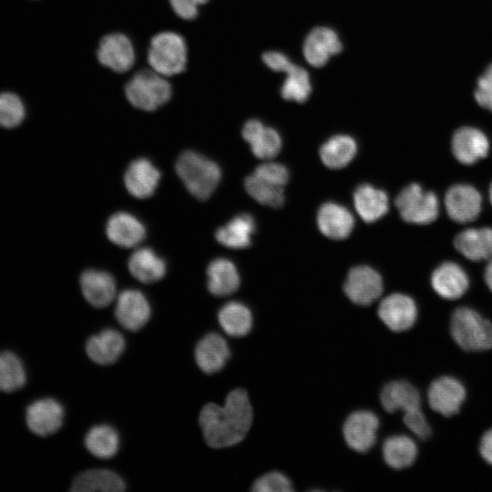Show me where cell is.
<instances>
[{"label": "cell", "mask_w": 492, "mask_h": 492, "mask_svg": "<svg viewBox=\"0 0 492 492\" xmlns=\"http://www.w3.org/2000/svg\"><path fill=\"white\" fill-rule=\"evenodd\" d=\"M252 421V405L247 391L242 388L231 391L222 406L210 403L200 414L204 439L214 448L232 446L242 441Z\"/></svg>", "instance_id": "obj_1"}, {"label": "cell", "mask_w": 492, "mask_h": 492, "mask_svg": "<svg viewBox=\"0 0 492 492\" xmlns=\"http://www.w3.org/2000/svg\"><path fill=\"white\" fill-rule=\"evenodd\" d=\"M176 171L187 190L199 200L208 199L221 177L220 169L215 162L190 150L179 157Z\"/></svg>", "instance_id": "obj_2"}, {"label": "cell", "mask_w": 492, "mask_h": 492, "mask_svg": "<svg viewBox=\"0 0 492 492\" xmlns=\"http://www.w3.org/2000/svg\"><path fill=\"white\" fill-rule=\"evenodd\" d=\"M153 69L137 72L126 84L125 95L129 103L141 110L153 111L171 97L170 83Z\"/></svg>", "instance_id": "obj_3"}, {"label": "cell", "mask_w": 492, "mask_h": 492, "mask_svg": "<svg viewBox=\"0 0 492 492\" xmlns=\"http://www.w3.org/2000/svg\"><path fill=\"white\" fill-rule=\"evenodd\" d=\"M147 58L150 68L157 73L164 77L178 75L187 64L185 40L175 32H160L151 38Z\"/></svg>", "instance_id": "obj_4"}, {"label": "cell", "mask_w": 492, "mask_h": 492, "mask_svg": "<svg viewBox=\"0 0 492 492\" xmlns=\"http://www.w3.org/2000/svg\"><path fill=\"white\" fill-rule=\"evenodd\" d=\"M450 330L455 342L466 351L492 348V323L473 309H456L451 318Z\"/></svg>", "instance_id": "obj_5"}, {"label": "cell", "mask_w": 492, "mask_h": 492, "mask_svg": "<svg viewBox=\"0 0 492 492\" xmlns=\"http://www.w3.org/2000/svg\"><path fill=\"white\" fill-rule=\"evenodd\" d=\"M395 206L404 220L415 224L433 222L439 213L436 195L416 183L405 187L395 199Z\"/></svg>", "instance_id": "obj_6"}, {"label": "cell", "mask_w": 492, "mask_h": 492, "mask_svg": "<svg viewBox=\"0 0 492 492\" xmlns=\"http://www.w3.org/2000/svg\"><path fill=\"white\" fill-rule=\"evenodd\" d=\"M379 419L369 410L351 413L343 424L342 433L346 445L355 452L366 453L376 442Z\"/></svg>", "instance_id": "obj_7"}, {"label": "cell", "mask_w": 492, "mask_h": 492, "mask_svg": "<svg viewBox=\"0 0 492 492\" xmlns=\"http://www.w3.org/2000/svg\"><path fill=\"white\" fill-rule=\"evenodd\" d=\"M384 290L380 274L369 266H356L350 270L343 284L348 299L360 306H367L377 300Z\"/></svg>", "instance_id": "obj_8"}, {"label": "cell", "mask_w": 492, "mask_h": 492, "mask_svg": "<svg viewBox=\"0 0 492 492\" xmlns=\"http://www.w3.org/2000/svg\"><path fill=\"white\" fill-rule=\"evenodd\" d=\"M379 319L395 333L409 330L417 318V308L414 300L402 293H393L380 302L377 310Z\"/></svg>", "instance_id": "obj_9"}, {"label": "cell", "mask_w": 492, "mask_h": 492, "mask_svg": "<svg viewBox=\"0 0 492 492\" xmlns=\"http://www.w3.org/2000/svg\"><path fill=\"white\" fill-rule=\"evenodd\" d=\"M97 56L104 67L117 73H124L134 65V46L124 34H108L100 40Z\"/></svg>", "instance_id": "obj_10"}, {"label": "cell", "mask_w": 492, "mask_h": 492, "mask_svg": "<svg viewBox=\"0 0 492 492\" xmlns=\"http://www.w3.org/2000/svg\"><path fill=\"white\" fill-rule=\"evenodd\" d=\"M63 419V406L53 398L36 400L27 406L26 412L27 427L39 436L55 434L61 427Z\"/></svg>", "instance_id": "obj_11"}, {"label": "cell", "mask_w": 492, "mask_h": 492, "mask_svg": "<svg viewBox=\"0 0 492 492\" xmlns=\"http://www.w3.org/2000/svg\"><path fill=\"white\" fill-rule=\"evenodd\" d=\"M448 216L456 222L466 223L477 219L480 213L482 198L472 186L456 184L452 186L445 197Z\"/></svg>", "instance_id": "obj_12"}, {"label": "cell", "mask_w": 492, "mask_h": 492, "mask_svg": "<svg viewBox=\"0 0 492 492\" xmlns=\"http://www.w3.org/2000/svg\"><path fill=\"white\" fill-rule=\"evenodd\" d=\"M465 398V387L453 377H440L435 380L428 389L430 407L446 417L459 412Z\"/></svg>", "instance_id": "obj_13"}, {"label": "cell", "mask_w": 492, "mask_h": 492, "mask_svg": "<svg viewBox=\"0 0 492 492\" xmlns=\"http://www.w3.org/2000/svg\"><path fill=\"white\" fill-rule=\"evenodd\" d=\"M342 49L343 45L336 32L325 26L313 29L303 43L304 57L315 67L324 66L332 56L339 54Z\"/></svg>", "instance_id": "obj_14"}, {"label": "cell", "mask_w": 492, "mask_h": 492, "mask_svg": "<svg viewBox=\"0 0 492 492\" xmlns=\"http://www.w3.org/2000/svg\"><path fill=\"white\" fill-rule=\"evenodd\" d=\"M115 314L125 329L138 331L149 321L150 306L139 291L125 290L118 296Z\"/></svg>", "instance_id": "obj_15"}, {"label": "cell", "mask_w": 492, "mask_h": 492, "mask_svg": "<svg viewBox=\"0 0 492 492\" xmlns=\"http://www.w3.org/2000/svg\"><path fill=\"white\" fill-rule=\"evenodd\" d=\"M489 142L487 136L477 128L464 127L457 129L452 138V151L461 163L472 165L487 157Z\"/></svg>", "instance_id": "obj_16"}, {"label": "cell", "mask_w": 492, "mask_h": 492, "mask_svg": "<svg viewBox=\"0 0 492 492\" xmlns=\"http://www.w3.org/2000/svg\"><path fill=\"white\" fill-rule=\"evenodd\" d=\"M241 134L258 159H271L281 150L282 139L279 133L272 128L264 127L258 119L248 120Z\"/></svg>", "instance_id": "obj_17"}, {"label": "cell", "mask_w": 492, "mask_h": 492, "mask_svg": "<svg viewBox=\"0 0 492 492\" xmlns=\"http://www.w3.org/2000/svg\"><path fill=\"white\" fill-rule=\"evenodd\" d=\"M231 356L226 340L219 333H210L202 337L195 349L198 366L206 374L221 370Z\"/></svg>", "instance_id": "obj_18"}, {"label": "cell", "mask_w": 492, "mask_h": 492, "mask_svg": "<svg viewBox=\"0 0 492 492\" xmlns=\"http://www.w3.org/2000/svg\"><path fill=\"white\" fill-rule=\"evenodd\" d=\"M159 179V169L146 159L134 160L124 176L128 191L138 199L150 197L157 189Z\"/></svg>", "instance_id": "obj_19"}, {"label": "cell", "mask_w": 492, "mask_h": 492, "mask_svg": "<svg viewBox=\"0 0 492 492\" xmlns=\"http://www.w3.org/2000/svg\"><path fill=\"white\" fill-rule=\"evenodd\" d=\"M431 283L439 296L454 300L466 292L469 281L466 272L458 264L446 261L434 271Z\"/></svg>", "instance_id": "obj_20"}, {"label": "cell", "mask_w": 492, "mask_h": 492, "mask_svg": "<svg viewBox=\"0 0 492 492\" xmlns=\"http://www.w3.org/2000/svg\"><path fill=\"white\" fill-rule=\"evenodd\" d=\"M79 282L84 297L94 307H106L115 298L116 282L108 272L87 270L81 274Z\"/></svg>", "instance_id": "obj_21"}, {"label": "cell", "mask_w": 492, "mask_h": 492, "mask_svg": "<svg viewBox=\"0 0 492 492\" xmlns=\"http://www.w3.org/2000/svg\"><path fill=\"white\" fill-rule=\"evenodd\" d=\"M317 223L322 233L333 240L347 238L354 224L351 212L334 202H326L320 207Z\"/></svg>", "instance_id": "obj_22"}, {"label": "cell", "mask_w": 492, "mask_h": 492, "mask_svg": "<svg viewBox=\"0 0 492 492\" xmlns=\"http://www.w3.org/2000/svg\"><path fill=\"white\" fill-rule=\"evenodd\" d=\"M383 408L388 413L396 410L407 412L420 407L421 398L417 389L403 380L392 381L384 385L379 395Z\"/></svg>", "instance_id": "obj_23"}, {"label": "cell", "mask_w": 492, "mask_h": 492, "mask_svg": "<svg viewBox=\"0 0 492 492\" xmlns=\"http://www.w3.org/2000/svg\"><path fill=\"white\" fill-rule=\"evenodd\" d=\"M125 348V340L120 333L106 329L91 336L86 344L89 358L98 364H111L121 355Z\"/></svg>", "instance_id": "obj_24"}, {"label": "cell", "mask_w": 492, "mask_h": 492, "mask_svg": "<svg viewBox=\"0 0 492 492\" xmlns=\"http://www.w3.org/2000/svg\"><path fill=\"white\" fill-rule=\"evenodd\" d=\"M143 224L127 212L113 214L107 223V235L115 244L130 248L138 244L145 237Z\"/></svg>", "instance_id": "obj_25"}, {"label": "cell", "mask_w": 492, "mask_h": 492, "mask_svg": "<svg viewBox=\"0 0 492 492\" xmlns=\"http://www.w3.org/2000/svg\"><path fill=\"white\" fill-rule=\"evenodd\" d=\"M455 247L466 258L478 261L492 258V228L467 229L455 238Z\"/></svg>", "instance_id": "obj_26"}, {"label": "cell", "mask_w": 492, "mask_h": 492, "mask_svg": "<svg viewBox=\"0 0 492 492\" xmlns=\"http://www.w3.org/2000/svg\"><path fill=\"white\" fill-rule=\"evenodd\" d=\"M208 289L215 296L225 297L235 292L240 286V276L235 265L229 260H213L207 269Z\"/></svg>", "instance_id": "obj_27"}, {"label": "cell", "mask_w": 492, "mask_h": 492, "mask_svg": "<svg viewBox=\"0 0 492 492\" xmlns=\"http://www.w3.org/2000/svg\"><path fill=\"white\" fill-rule=\"evenodd\" d=\"M354 207L365 222H374L388 211V198L384 191L369 184H362L354 193Z\"/></svg>", "instance_id": "obj_28"}, {"label": "cell", "mask_w": 492, "mask_h": 492, "mask_svg": "<svg viewBox=\"0 0 492 492\" xmlns=\"http://www.w3.org/2000/svg\"><path fill=\"white\" fill-rule=\"evenodd\" d=\"M125 489L122 478L108 469H90L75 477L71 491L74 492H119Z\"/></svg>", "instance_id": "obj_29"}, {"label": "cell", "mask_w": 492, "mask_h": 492, "mask_svg": "<svg viewBox=\"0 0 492 492\" xmlns=\"http://www.w3.org/2000/svg\"><path fill=\"white\" fill-rule=\"evenodd\" d=\"M254 231L255 221L252 216L242 213L219 228L215 236L220 244L228 248L243 249L251 244Z\"/></svg>", "instance_id": "obj_30"}, {"label": "cell", "mask_w": 492, "mask_h": 492, "mask_svg": "<svg viewBox=\"0 0 492 492\" xmlns=\"http://www.w3.org/2000/svg\"><path fill=\"white\" fill-rule=\"evenodd\" d=\"M128 269L137 280L145 283L160 280L166 272L164 261L149 248H140L133 252Z\"/></svg>", "instance_id": "obj_31"}, {"label": "cell", "mask_w": 492, "mask_h": 492, "mask_svg": "<svg viewBox=\"0 0 492 492\" xmlns=\"http://www.w3.org/2000/svg\"><path fill=\"white\" fill-rule=\"evenodd\" d=\"M382 451L385 464L397 470L411 466L418 453L416 444L404 435L387 437L383 444Z\"/></svg>", "instance_id": "obj_32"}, {"label": "cell", "mask_w": 492, "mask_h": 492, "mask_svg": "<svg viewBox=\"0 0 492 492\" xmlns=\"http://www.w3.org/2000/svg\"><path fill=\"white\" fill-rule=\"evenodd\" d=\"M357 151L355 140L348 135H335L325 141L320 149L323 163L330 169L347 166Z\"/></svg>", "instance_id": "obj_33"}, {"label": "cell", "mask_w": 492, "mask_h": 492, "mask_svg": "<svg viewBox=\"0 0 492 492\" xmlns=\"http://www.w3.org/2000/svg\"><path fill=\"white\" fill-rule=\"evenodd\" d=\"M218 320L223 331L232 337H242L248 334L253 323L251 310L239 302L224 304L219 311Z\"/></svg>", "instance_id": "obj_34"}, {"label": "cell", "mask_w": 492, "mask_h": 492, "mask_svg": "<svg viewBox=\"0 0 492 492\" xmlns=\"http://www.w3.org/2000/svg\"><path fill=\"white\" fill-rule=\"evenodd\" d=\"M87 449L98 458H110L118 450L119 438L117 431L107 425L92 427L85 438Z\"/></svg>", "instance_id": "obj_35"}, {"label": "cell", "mask_w": 492, "mask_h": 492, "mask_svg": "<svg viewBox=\"0 0 492 492\" xmlns=\"http://www.w3.org/2000/svg\"><path fill=\"white\" fill-rule=\"evenodd\" d=\"M26 382V368L19 356L11 351L0 352V391H16L22 388Z\"/></svg>", "instance_id": "obj_36"}, {"label": "cell", "mask_w": 492, "mask_h": 492, "mask_svg": "<svg viewBox=\"0 0 492 492\" xmlns=\"http://www.w3.org/2000/svg\"><path fill=\"white\" fill-rule=\"evenodd\" d=\"M27 118V110L21 97L13 92L0 93V128L15 130Z\"/></svg>", "instance_id": "obj_37"}, {"label": "cell", "mask_w": 492, "mask_h": 492, "mask_svg": "<svg viewBox=\"0 0 492 492\" xmlns=\"http://www.w3.org/2000/svg\"><path fill=\"white\" fill-rule=\"evenodd\" d=\"M285 73L287 77L281 88L282 97L286 100L304 102L312 90L308 72L293 64Z\"/></svg>", "instance_id": "obj_38"}, {"label": "cell", "mask_w": 492, "mask_h": 492, "mask_svg": "<svg viewBox=\"0 0 492 492\" xmlns=\"http://www.w3.org/2000/svg\"><path fill=\"white\" fill-rule=\"evenodd\" d=\"M245 189L261 204L279 208L284 202L282 187L271 184L254 174L246 178Z\"/></svg>", "instance_id": "obj_39"}, {"label": "cell", "mask_w": 492, "mask_h": 492, "mask_svg": "<svg viewBox=\"0 0 492 492\" xmlns=\"http://www.w3.org/2000/svg\"><path fill=\"white\" fill-rule=\"evenodd\" d=\"M253 492H292L291 480L280 471H270L259 477L252 484Z\"/></svg>", "instance_id": "obj_40"}, {"label": "cell", "mask_w": 492, "mask_h": 492, "mask_svg": "<svg viewBox=\"0 0 492 492\" xmlns=\"http://www.w3.org/2000/svg\"><path fill=\"white\" fill-rule=\"evenodd\" d=\"M253 174L271 184L280 187H283L289 179L287 168L279 163L261 164L255 169Z\"/></svg>", "instance_id": "obj_41"}, {"label": "cell", "mask_w": 492, "mask_h": 492, "mask_svg": "<svg viewBox=\"0 0 492 492\" xmlns=\"http://www.w3.org/2000/svg\"><path fill=\"white\" fill-rule=\"evenodd\" d=\"M403 421L406 427L419 439L426 440L430 437V425L420 408L405 412Z\"/></svg>", "instance_id": "obj_42"}, {"label": "cell", "mask_w": 492, "mask_h": 492, "mask_svg": "<svg viewBox=\"0 0 492 492\" xmlns=\"http://www.w3.org/2000/svg\"><path fill=\"white\" fill-rule=\"evenodd\" d=\"M475 98L481 107L492 111V64L478 78Z\"/></svg>", "instance_id": "obj_43"}, {"label": "cell", "mask_w": 492, "mask_h": 492, "mask_svg": "<svg viewBox=\"0 0 492 492\" xmlns=\"http://www.w3.org/2000/svg\"><path fill=\"white\" fill-rule=\"evenodd\" d=\"M209 0H169L174 13L182 19L192 20L199 12V6Z\"/></svg>", "instance_id": "obj_44"}, {"label": "cell", "mask_w": 492, "mask_h": 492, "mask_svg": "<svg viewBox=\"0 0 492 492\" xmlns=\"http://www.w3.org/2000/svg\"><path fill=\"white\" fill-rule=\"evenodd\" d=\"M264 64L274 71L286 72L293 63L282 53L269 51L262 55Z\"/></svg>", "instance_id": "obj_45"}, {"label": "cell", "mask_w": 492, "mask_h": 492, "mask_svg": "<svg viewBox=\"0 0 492 492\" xmlns=\"http://www.w3.org/2000/svg\"><path fill=\"white\" fill-rule=\"evenodd\" d=\"M480 454L482 457L490 465H492V429L487 431L482 437L480 442Z\"/></svg>", "instance_id": "obj_46"}, {"label": "cell", "mask_w": 492, "mask_h": 492, "mask_svg": "<svg viewBox=\"0 0 492 492\" xmlns=\"http://www.w3.org/2000/svg\"><path fill=\"white\" fill-rule=\"evenodd\" d=\"M485 281L492 292V261L488 263L485 271Z\"/></svg>", "instance_id": "obj_47"}, {"label": "cell", "mask_w": 492, "mask_h": 492, "mask_svg": "<svg viewBox=\"0 0 492 492\" xmlns=\"http://www.w3.org/2000/svg\"><path fill=\"white\" fill-rule=\"evenodd\" d=\"M489 199H490V202L492 204V184H491V186L489 188Z\"/></svg>", "instance_id": "obj_48"}]
</instances>
